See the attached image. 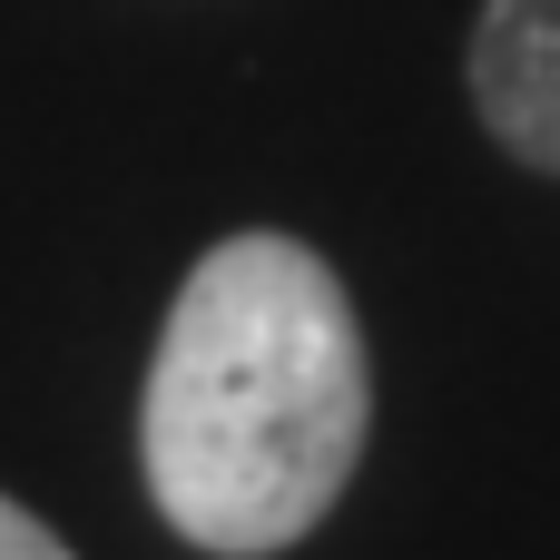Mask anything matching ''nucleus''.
Segmentation results:
<instances>
[{
  "label": "nucleus",
  "mask_w": 560,
  "mask_h": 560,
  "mask_svg": "<svg viewBox=\"0 0 560 560\" xmlns=\"http://www.w3.org/2000/svg\"><path fill=\"white\" fill-rule=\"evenodd\" d=\"M374 433V364L345 276L276 226L197 256L138 394L148 502L187 551L266 560L305 541Z\"/></svg>",
  "instance_id": "obj_1"
},
{
  "label": "nucleus",
  "mask_w": 560,
  "mask_h": 560,
  "mask_svg": "<svg viewBox=\"0 0 560 560\" xmlns=\"http://www.w3.org/2000/svg\"><path fill=\"white\" fill-rule=\"evenodd\" d=\"M472 108L522 167L560 177V0H482Z\"/></svg>",
  "instance_id": "obj_2"
},
{
  "label": "nucleus",
  "mask_w": 560,
  "mask_h": 560,
  "mask_svg": "<svg viewBox=\"0 0 560 560\" xmlns=\"http://www.w3.org/2000/svg\"><path fill=\"white\" fill-rule=\"evenodd\" d=\"M0 560H69V541H59L39 512H20V502L0 492Z\"/></svg>",
  "instance_id": "obj_3"
}]
</instances>
